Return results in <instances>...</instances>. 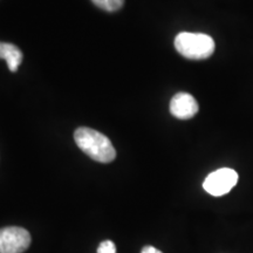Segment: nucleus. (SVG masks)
<instances>
[{"label":"nucleus","instance_id":"8","mask_svg":"<svg viewBox=\"0 0 253 253\" xmlns=\"http://www.w3.org/2000/svg\"><path fill=\"white\" fill-rule=\"evenodd\" d=\"M97 253H118L116 252V248L115 244L110 240H104L99 246L97 249Z\"/></svg>","mask_w":253,"mask_h":253},{"label":"nucleus","instance_id":"6","mask_svg":"<svg viewBox=\"0 0 253 253\" xmlns=\"http://www.w3.org/2000/svg\"><path fill=\"white\" fill-rule=\"evenodd\" d=\"M0 59H4L11 72H17L23 62V53L17 46L8 42H0Z\"/></svg>","mask_w":253,"mask_h":253},{"label":"nucleus","instance_id":"1","mask_svg":"<svg viewBox=\"0 0 253 253\" xmlns=\"http://www.w3.org/2000/svg\"><path fill=\"white\" fill-rule=\"evenodd\" d=\"M75 143L84 154L100 163H109L116 157L115 148L107 136L82 126L74 132Z\"/></svg>","mask_w":253,"mask_h":253},{"label":"nucleus","instance_id":"9","mask_svg":"<svg viewBox=\"0 0 253 253\" xmlns=\"http://www.w3.org/2000/svg\"><path fill=\"white\" fill-rule=\"evenodd\" d=\"M141 253H162L160 250H157L154 246H145V248L142 249Z\"/></svg>","mask_w":253,"mask_h":253},{"label":"nucleus","instance_id":"4","mask_svg":"<svg viewBox=\"0 0 253 253\" xmlns=\"http://www.w3.org/2000/svg\"><path fill=\"white\" fill-rule=\"evenodd\" d=\"M31 244L27 230L18 226L0 229V253H23Z\"/></svg>","mask_w":253,"mask_h":253},{"label":"nucleus","instance_id":"5","mask_svg":"<svg viewBox=\"0 0 253 253\" xmlns=\"http://www.w3.org/2000/svg\"><path fill=\"white\" fill-rule=\"evenodd\" d=\"M170 113L179 120L192 119L198 113V103L192 95L177 93L170 102Z\"/></svg>","mask_w":253,"mask_h":253},{"label":"nucleus","instance_id":"3","mask_svg":"<svg viewBox=\"0 0 253 253\" xmlns=\"http://www.w3.org/2000/svg\"><path fill=\"white\" fill-rule=\"evenodd\" d=\"M238 182V173L230 168H221L211 172L203 183V188L208 194L216 196L226 195L235 188Z\"/></svg>","mask_w":253,"mask_h":253},{"label":"nucleus","instance_id":"2","mask_svg":"<svg viewBox=\"0 0 253 253\" xmlns=\"http://www.w3.org/2000/svg\"><path fill=\"white\" fill-rule=\"evenodd\" d=\"M175 48L186 59L204 60L213 54L216 45L208 34L182 32L175 38Z\"/></svg>","mask_w":253,"mask_h":253},{"label":"nucleus","instance_id":"7","mask_svg":"<svg viewBox=\"0 0 253 253\" xmlns=\"http://www.w3.org/2000/svg\"><path fill=\"white\" fill-rule=\"evenodd\" d=\"M97 7L104 9L107 12L119 11L125 4V0H91Z\"/></svg>","mask_w":253,"mask_h":253}]
</instances>
